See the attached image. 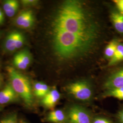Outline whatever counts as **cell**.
I'll return each mask as SVG.
<instances>
[{
  "instance_id": "obj_25",
  "label": "cell",
  "mask_w": 123,
  "mask_h": 123,
  "mask_svg": "<svg viewBox=\"0 0 123 123\" xmlns=\"http://www.w3.org/2000/svg\"><path fill=\"white\" fill-rule=\"evenodd\" d=\"M5 21L4 13L0 8V25H2Z\"/></svg>"
},
{
  "instance_id": "obj_21",
  "label": "cell",
  "mask_w": 123,
  "mask_h": 123,
  "mask_svg": "<svg viewBox=\"0 0 123 123\" xmlns=\"http://www.w3.org/2000/svg\"><path fill=\"white\" fill-rule=\"evenodd\" d=\"M25 37L24 34L20 31L19 35L18 36L17 43H16V49L17 50L18 49H21L25 43Z\"/></svg>"
},
{
  "instance_id": "obj_12",
  "label": "cell",
  "mask_w": 123,
  "mask_h": 123,
  "mask_svg": "<svg viewBox=\"0 0 123 123\" xmlns=\"http://www.w3.org/2000/svg\"><path fill=\"white\" fill-rule=\"evenodd\" d=\"M19 6V2L16 0H6L2 3L4 12L9 18H12L16 14Z\"/></svg>"
},
{
  "instance_id": "obj_11",
  "label": "cell",
  "mask_w": 123,
  "mask_h": 123,
  "mask_svg": "<svg viewBox=\"0 0 123 123\" xmlns=\"http://www.w3.org/2000/svg\"><path fill=\"white\" fill-rule=\"evenodd\" d=\"M110 19L114 29L123 36V15L119 12L118 10H112L110 14Z\"/></svg>"
},
{
  "instance_id": "obj_18",
  "label": "cell",
  "mask_w": 123,
  "mask_h": 123,
  "mask_svg": "<svg viewBox=\"0 0 123 123\" xmlns=\"http://www.w3.org/2000/svg\"><path fill=\"white\" fill-rule=\"evenodd\" d=\"M13 64L17 69L20 70H25L28 68V66L21 60L16 54L13 57Z\"/></svg>"
},
{
  "instance_id": "obj_8",
  "label": "cell",
  "mask_w": 123,
  "mask_h": 123,
  "mask_svg": "<svg viewBox=\"0 0 123 123\" xmlns=\"http://www.w3.org/2000/svg\"><path fill=\"white\" fill-rule=\"evenodd\" d=\"M18 95L10 84H7L0 91V104L5 105L18 100Z\"/></svg>"
},
{
  "instance_id": "obj_23",
  "label": "cell",
  "mask_w": 123,
  "mask_h": 123,
  "mask_svg": "<svg viewBox=\"0 0 123 123\" xmlns=\"http://www.w3.org/2000/svg\"><path fill=\"white\" fill-rule=\"evenodd\" d=\"M113 2L118 11L123 15V0H114Z\"/></svg>"
},
{
  "instance_id": "obj_26",
  "label": "cell",
  "mask_w": 123,
  "mask_h": 123,
  "mask_svg": "<svg viewBox=\"0 0 123 123\" xmlns=\"http://www.w3.org/2000/svg\"><path fill=\"white\" fill-rule=\"evenodd\" d=\"M27 123L26 122V121H21V123Z\"/></svg>"
},
{
  "instance_id": "obj_9",
  "label": "cell",
  "mask_w": 123,
  "mask_h": 123,
  "mask_svg": "<svg viewBox=\"0 0 123 123\" xmlns=\"http://www.w3.org/2000/svg\"><path fill=\"white\" fill-rule=\"evenodd\" d=\"M19 33L20 31L14 30L6 36L3 43V49L6 52L13 53L17 51L16 43Z\"/></svg>"
},
{
  "instance_id": "obj_15",
  "label": "cell",
  "mask_w": 123,
  "mask_h": 123,
  "mask_svg": "<svg viewBox=\"0 0 123 123\" xmlns=\"http://www.w3.org/2000/svg\"><path fill=\"white\" fill-rule=\"evenodd\" d=\"M123 61V43H119L117 46L114 56L109 61L108 66H113Z\"/></svg>"
},
{
  "instance_id": "obj_14",
  "label": "cell",
  "mask_w": 123,
  "mask_h": 123,
  "mask_svg": "<svg viewBox=\"0 0 123 123\" xmlns=\"http://www.w3.org/2000/svg\"><path fill=\"white\" fill-rule=\"evenodd\" d=\"M119 43V42L118 40L114 39L110 41L109 44L107 45L105 50V56L107 59L109 60V61L114 56Z\"/></svg>"
},
{
  "instance_id": "obj_6",
  "label": "cell",
  "mask_w": 123,
  "mask_h": 123,
  "mask_svg": "<svg viewBox=\"0 0 123 123\" xmlns=\"http://www.w3.org/2000/svg\"><path fill=\"white\" fill-rule=\"evenodd\" d=\"M104 87L106 90L123 88V68L112 73L106 80Z\"/></svg>"
},
{
  "instance_id": "obj_27",
  "label": "cell",
  "mask_w": 123,
  "mask_h": 123,
  "mask_svg": "<svg viewBox=\"0 0 123 123\" xmlns=\"http://www.w3.org/2000/svg\"><path fill=\"white\" fill-rule=\"evenodd\" d=\"M1 78H0V86L1 85Z\"/></svg>"
},
{
  "instance_id": "obj_28",
  "label": "cell",
  "mask_w": 123,
  "mask_h": 123,
  "mask_svg": "<svg viewBox=\"0 0 123 123\" xmlns=\"http://www.w3.org/2000/svg\"><path fill=\"white\" fill-rule=\"evenodd\" d=\"M0 36H1V34H0Z\"/></svg>"
},
{
  "instance_id": "obj_2",
  "label": "cell",
  "mask_w": 123,
  "mask_h": 123,
  "mask_svg": "<svg viewBox=\"0 0 123 123\" xmlns=\"http://www.w3.org/2000/svg\"><path fill=\"white\" fill-rule=\"evenodd\" d=\"M12 86L18 96L22 98L27 106L33 105L34 99L31 83L28 78L18 70L11 66L6 68Z\"/></svg>"
},
{
  "instance_id": "obj_10",
  "label": "cell",
  "mask_w": 123,
  "mask_h": 123,
  "mask_svg": "<svg viewBox=\"0 0 123 123\" xmlns=\"http://www.w3.org/2000/svg\"><path fill=\"white\" fill-rule=\"evenodd\" d=\"M46 121L50 123H67L65 110H56L50 112L46 116Z\"/></svg>"
},
{
  "instance_id": "obj_3",
  "label": "cell",
  "mask_w": 123,
  "mask_h": 123,
  "mask_svg": "<svg viewBox=\"0 0 123 123\" xmlns=\"http://www.w3.org/2000/svg\"><path fill=\"white\" fill-rule=\"evenodd\" d=\"M66 90L75 99L83 102L91 100L93 96L92 86L89 82L85 80H78L68 84Z\"/></svg>"
},
{
  "instance_id": "obj_19",
  "label": "cell",
  "mask_w": 123,
  "mask_h": 123,
  "mask_svg": "<svg viewBox=\"0 0 123 123\" xmlns=\"http://www.w3.org/2000/svg\"><path fill=\"white\" fill-rule=\"evenodd\" d=\"M0 123H18L17 115L15 113L10 114L1 119Z\"/></svg>"
},
{
  "instance_id": "obj_7",
  "label": "cell",
  "mask_w": 123,
  "mask_h": 123,
  "mask_svg": "<svg viewBox=\"0 0 123 123\" xmlns=\"http://www.w3.org/2000/svg\"><path fill=\"white\" fill-rule=\"evenodd\" d=\"M61 98L60 93L55 88L50 89L42 98L41 104L47 109H53L57 105Z\"/></svg>"
},
{
  "instance_id": "obj_22",
  "label": "cell",
  "mask_w": 123,
  "mask_h": 123,
  "mask_svg": "<svg viewBox=\"0 0 123 123\" xmlns=\"http://www.w3.org/2000/svg\"><path fill=\"white\" fill-rule=\"evenodd\" d=\"M21 2L23 6L29 7L36 5L38 2V1L36 0H22L21 1Z\"/></svg>"
},
{
  "instance_id": "obj_20",
  "label": "cell",
  "mask_w": 123,
  "mask_h": 123,
  "mask_svg": "<svg viewBox=\"0 0 123 123\" xmlns=\"http://www.w3.org/2000/svg\"><path fill=\"white\" fill-rule=\"evenodd\" d=\"M92 123H113L110 119L103 116L93 117Z\"/></svg>"
},
{
  "instance_id": "obj_1",
  "label": "cell",
  "mask_w": 123,
  "mask_h": 123,
  "mask_svg": "<svg viewBox=\"0 0 123 123\" xmlns=\"http://www.w3.org/2000/svg\"><path fill=\"white\" fill-rule=\"evenodd\" d=\"M52 43L62 60L84 56L95 46L100 27L92 12L80 1L69 0L59 5L51 25Z\"/></svg>"
},
{
  "instance_id": "obj_13",
  "label": "cell",
  "mask_w": 123,
  "mask_h": 123,
  "mask_svg": "<svg viewBox=\"0 0 123 123\" xmlns=\"http://www.w3.org/2000/svg\"><path fill=\"white\" fill-rule=\"evenodd\" d=\"M50 90V89L47 84L43 82H38L34 84L33 92L36 97L43 98L49 92Z\"/></svg>"
},
{
  "instance_id": "obj_5",
  "label": "cell",
  "mask_w": 123,
  "mask_h": 123,
  "mask_svg": "<svg viewBox=\"0 0 123 123\" xmlns=\"http://www.w3.org/2000/svg\"><path fill=\"white\" fill-rule=\"evenodd\" d=\"M35 21L34 13L31 10L21 12L15 18L14 22L17 26L22 29H29L33 26Z\"/></svg>"
},
{
  "instance_id": "obj_24",
  "label": "cell",
  "mask_w": 123,
  "mask_h": 123,
  "mask_svg": "<svg viewBox=\"0 0 123 123\" xmlns=\"http://www.w3.org/2000/svg\"><path fill=\"white\" fill-rule=\"evenodd\" d=\"M117 119L119 123H123V109L119 111L117 114Z\"/></svg>"
},
{
  "instance_id": "obj_4",
  "label": "cell",
  "mask_w": 123,
  "mask_h": 123,
  "mask_svg": "<svg viewBox=\"0 0 123 123\" xmlns=\"http://www.w3.org/2000/svg\"><path fill=\"white\" fill-rule=\"evenodd\" d=\"M67 123H92L93 117L86 108L77 104H73L65 110Z\"/></svg>"
},
{
  "instance_id": "obj_16",
  "label": "cell",
  "mask_w": 123,
  "mask_h": 123,
  "mask_svg": "<svg viewBox=\"0 0 123 123\" xmlns=\"http://www.w3.org/2000/svg\"><path fill=\"white\" fill-rule=\"evenodd\" d=\"M103 97H113L123 100V88L107 89L104 93Z\"/></svg>"
},
{
  "instance_id": "obj_17",
  "label": "cell",
  "mask_w": 123,
  "mask_h": 123,
  "mask_svg": "<svg viewBox=\"0 0 123 123\" xmlns=\"http://www.w3.org/2000/svg\"><path fill=\"white\" fill-rule=\"evenodd\" d=\"M20 58L27 66H29L32 60V56L29 51L26 49L22 50L16 53Z\"/></svg>"
}]
</instances>
